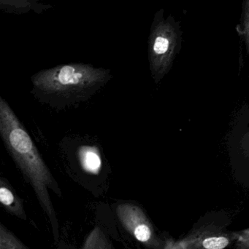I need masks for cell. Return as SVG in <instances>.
I'll list each match as a JSON object with an SVG mask.
<instances>
[{
	"mask_svg": "<svg viewBox=\"0 0 249 249\" xmlns=\"http://www.w3.org/2000/svg\"><path fill=\"white\" fill-rule=\"evenodd\" d=\"M112 78L111 70L68 64L41 70L31 77V93L42 103L61 109L89 100Z\"/></svg>",
	"mask_w": 249,
	"mask_h": 249,
	"instance_id": "1",
	"label": "cell"
},
{
	"mask_svg": "<svg viewBox=\"0 0 249 249\" xmlns=\"http://www.w3.org/2000/svg\"><path fill=\"white\" fill-rule=\"evenodd\" d=\"M0 135L7 152L41 203L50 207L48 188L60 193L58 184L32 138L2 97H0Z\"/></svg>",
	"mask_w": 249,
	"mask_h": 249,
	"instance_id": "2",
	"label": "cell"
},
{
	"mask_svg": "<svg viewBox=\"0 0 249 249\" xmlns=\"http://www.w3.org/2000/svg\"><path fill=\"white\" fill-rule=\"evenodd\" d=\"M181 32L173 18H155L149 40V61L153 75H160L168 68L181 40Z\"/></svg>",
	"mask_w": 249,
	"mask_h": 249,
	"instance_id": "3",
	"label": "cell"
},
{
	"mask_svg": "<svg viewBox=\"0 0 249 249\" xmlns=\"http://www.w3.org/2000/svg\"><path fill=\"white\" fill-rule=\"evenodd\" d=\"M117 213L124 226L137 241L144 244L152 241L153 231L140 208L125 203L118 206Z\"/></svg>",
	"mask_w": 249,
	"mask_h": 249,
	"instance_id": "4",
	"label": "cell"
},
{
	"mask_svg": "<svg viewBox=\"0 0 249 249\" xmlns=\"http://www.w3.org/2000/svg\"><path fill=\"white\" fill-rule=\"evenodd\" d=\"M78 157L80 165L86 172L96 174L100 171L102 161L96 148L89 146H83L79 149Z\"/></svg>",
	"mask_w": 249,
	"mask_h": 249,
	"instance_id": "5",
	"label": "cell"
},
{
	"mask_svg": "<svg viewBox=\"0 0 249 249\" xmlns=\"http://www.w3.org/2000/svg\"><path fill=\"white\" fill-rule=\"evenodd\" d=\"M0 201L5 207L13 210H19L20 201L15 194L13 188L10 187L7 179L1 177L0 178Z\"/></svg>",
	"mask_w": 249,
	"mask_h": 249,
	"instance_id": "6",
	"label": "cell"
},
{
	"mask_svg": "<svg viewBox=\"0 0 249 249\" xmlns=\"http://www.w3.org/2000/svg\"><path fill=\"white\" fill-rule=\"evenodd\" d=\"M238 32L244 37L249 52V0H244L243 2L241 23L238 26Z\"/></svg>",
	"mask_w": 249,
	"mask_h": 249,
	"instance_id": "7",
	"label": "cell"
},
{
	"mask_svg": "<svg viewBox=\"0 0 249 249\" xmlns=\"http://www.w3.org/2000/svg\"><path fill=\"white\" fill-rule=\"evenodd\" d=\"M229 240L225 237H210L203 241L206 249H223L229 245Z\"/></svg>",
	"mask_w": 249,
	"mask_h": 249,
	"instance_id": "8",
	"label": "cell"
},
{
	"mask_svg": "<svg viewBox=\"0 0 249 249\" xmlns=\"http://www.w3.org/2000/svg\"><path fill=\"white\" fill-rule=\"evenodd\" d=\"M101 248H99V249H100Z\"/></svg>",
	"mask_w": 249,
	"mask_h": 249,
	"instance_id": "9",
	"label": "cell"
}]
</instances>
